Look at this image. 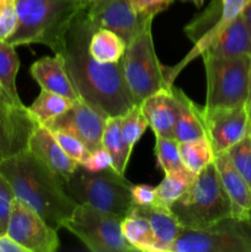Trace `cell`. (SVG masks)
Masks as SVG:
<instances>
[{
	"mask_svg": "<svg viewBox=\"0 0 251 252\" xmlns=\"http://www.w3.org/2000/svg\"><path fill=\"white\" fill-rule=\"evenodd\" d=\"M203 118L207 139L209 140L214 157L228 152L239 140L250 134L245 106L212 111L203 110Z\"/></svg>",
	"mask_w": 251,
	"mask_h": 252,
	"instance_id": "5bb4252c",
	"label": "cell"
},
{
	"mask_svg": "<svg viewBox=\"0 0 251 252\" xmlns=\"http://www.w3.org/2000/svg\"><path fill=\"white\" fill-rule=\"evenodd\" d=\"M84 1H85V2H86V4H88V1H89V0H84Z\"/></svg>",
	"mask_w": 251,
	"mask_h": 252,
	"instance_id": "ee69618b",
	"label": "cell"
},
{
	"mask_svg": "<svg viewBox=\"0 0 251 252\" xmlns=\"http://www.w3.org/2000/svg\"><path fill=\"white\" fill-rule=\"evenodd\" d=\"M108 115L93 103L79 98L68 111L46 126L51 130L70 133L84 143L90 152L102 148V134Z\"/></svg>",
	"mask_w": 251,
	"mask_h": 252,
	"instance_id": "7c38bea8",
	"label": "cell"
},
{
	"mask_svg": "<svg viewBox=\"0 0 251 252\" xmlns=\"http://www.w3.org/2000/svg\"><path fill=\"white\" fill-rule=\"evenodd\" d=\"M102 148L112 159V167L125 176L132 153L127 149L121 134V116H108L102 134Z\"/></svg>",
	"mask_w": 251,
	"mask_h": 252,
	"instance_id": "603a6c76",
	"label": "cell"
},
{
	"mask_svg": "<svg viewBox=\"0 0 251 252\" xmlns=\"http://www.w3.org/2000/svg\"><path fill=\"white\" fill-rule=\"evenodd\" d=\"M17 26L15 0H0V41H6Z\"/></svg>",
	"mask_w": 251,
	"mask_h": 252,
	"instance_id": "836d02e7",
	"label": "cell"
},
{
	"mask_svg": "<svg viewBox=\"0 0 251 252\" xmlns=\"http://www.w3.org/2000/svg\"><path fill=\"white\" fill-rule=\"evenodd\" d=\"M27 149L43 164H46L52 171L56 172L63 180V182L73 175L79 165L62 149L52 130L39 123L30 138Z\"/></svg>",
	"mask_w": 251,
	"mask_h": 252,
	"instance_id": "2e32d148",
	"label": "cell"
},
{
	"mask_svg": "<svg viewBox=\"0 0 251 252\" xmlns=\"http://www.w3.org/2000/svg\"><path fill=\"white\" fill-rule=\"evenodd\" d=\"M250 1L251 0H212L203 12L194 16L192 21L185 26L184 31L187 38L193 43V48L184 61L180 62L177 65L171 66V75L174 80L186 64H188L192 59L201 57L212 39L226 25L241 15Z\"/></svg>",
	"mask_w": 251,
	"mask_h": 252,
	"instance_id": "30bf717a",
	"label": "cell"
},
{
	"mask_svg": "<svg viewBox=\"0 0 251 252\" xmlns=\"http://www.w3.org/2000/svg\"><path fill=\"white\" fill-rule=\"evenodd\" d=\"M15 199V193L11 185L6 177L0 172V234L6 233L7 221H9L10 211L12 202Z\"/></svg>",
	"mask_w": 251,
	"mask_h": 252,
	"instance_id": "e575fe53",
	"label": "cell"
},
{
	"mask_svg": "<svg viewBox=\"0 0 251 252\" xmlns=\"http://www.w3.org/2000/svg\"><path fill=\"white\" fill-rule=\"evenodd\" d=\"M196 174L191 171L165 174L162 181L155 187V206L171 209V206L187 191Z\"/></svg>",
	"mask_w": 251,
	"mask_h": 252,
	"instance_id": "4316f807",
	"label": "cell"
},
{
	"mask_svg": "<svg viewBox=\"0 0 251 252\" xmlns=\"http://www.w3.org/2000/svg\"><path fill=\"white\" fill-rule=\"evenodd\" d=\"M203 53L218 57L251 56V30L241 15L226 25ZM202 56V54H201Z\"/></svg>",
	"mask_w": 251,
	"mask_h": 252,
	"instance_id": "ffe728a7",
	"label": "cell"
},
{
	"mask_svg": "<svg viewBox=\"0 0 251 252\" xmlns=\"http://www.w3.org/2000/svg\"><path fill=\"white\" fill-rule=\"evenodd\" d=\"M130 193L135 206H152L155 202V187L150 185H132Z\"/></svg>",
	"mask_w": 251,
	"mask_h": 252,
	"instance_id": "74e56055",
	"label": "cell"
},
{
	"mask_svg": "<svg viewBox=\"0 0 251 252\" xmlns=\"http://www.w3.org/2000/svg\"><path fill=\"white\" fill-rule=\"evenodd\" d=\"M174 0H130L133 9L139 19L153 17L166 10Z\"/></svg>",
	"mask_w": 251,
	"mask_h": 252,
	"instance_id": "d590c367",
	"label": "cell"
},
{
	"mask_svg": "<svg viewBox=\"0 0 251 252\" xmlns=\"http://www.w3.org/2000/svg\"><path fill=\"white\" fill-rule=\"evenodd\" d=\"M85 10L96 29L116 32L126 44L132 41L142 21L130 0H89Z\"/></svg>",
	"mask_w": 251,
	"mask_h": 252,
	"instance_id": "9a60e30c",
	"label": "cell"
},
{
	"mask_svg": "<svg viewBox=\"0 0 251 252\" xmlns=\"http://www.w3.org/2000/svg\"><path fill=\"white\" fill-rule=\"evenodd\" d=\"M153 17L142 19L121 59L123 78L135 105L153 94L174 86L171 66L160 63L152 34Z\"/></svg>",
	"mask_w": 251,
	"mask_h": 252,
	"instance_id": "277c9868",
	"label": "cell"
},
{
	"mask_svg": "<svg viewBox=\"0 0 251 252\" xmlns=\"http://www.w3.org/2000/svg\"><path fill=\"white\" fill-rule=\"evenodd\" d=\"M0 172L16 198L32 207L54 230L63 228L76 202L66 193L63 180L56 172L29 149L1 160Z\"/></svg>",
	"mask_w": 251,
	"mask_h": 252,
	"instance_id": "7a4b0ae2",
	"label": "cell"
},
{
	"mask_svg": "<svg viewBox=\"0 0 251 252\" xmlns=\"http://www.w3.org/2000/svg\"><path fill=\"white\" fill-rule=\"evenodd\" d=\"M122 219L90 204H76L63 228L76 236L93 252L135 251L123 236Z\"/></svg>",
	"mask_w": 251,
	"mask_h": 252,
	"instance_id": "ba28073f",
	"label": "cell"
},
{
	"mask_svg": "<svg viewBox=\"0 0 251 252\" xmlns=\"http://www.w3.org/2000/svg\"><path fill=\"white\" fill-rule=\"evenodd\" d=\"M0 252H29L6 233L0 234Z\"/></svg>",
	"mask_w": 251,
	"mask_h": 252,
	"instance_id": "f35d334b",
	"label": "cell"
},
{
	"mask_svg": "<svg viewBox=\"0 0 251 252\" xmlns=\"http://www.w3.org/2000/svg\"><path fill=\"white\" fill-rule=\"evenodd\" d=\"M121 226L123 236L135 251L157 252V240L147 219L129 214L122 219Z\"/></svg>",
	"mask_w": 251,
	"mask_h": 252,
	"instance_id": "d4e9b609",
	"label": "cell"
},
{
	"mask_svg": "<svg viewBox=\"0 0 251 252\" xmlns=\"http://www.w3.org/2000/svg\"><path fill=\"white\" fill-rule=\"evenodd\" d=\"M172 88L157 91L139 103L155 137L175 139V123L179 107Z\"/></svg>",
	"mask_w": 251,
	"mask_h": 252,
	"instance_id": "ac0fdd59",
	"label": "cell"
},
{
	"mask_svg": "<svg viewBox=\"0 0 251 252\" xmlns=\"http://www.w3.org/2000/svg\"><path fill=\"white\" fill-rule=\"evenodd\" d=\"M52 133H53L54 138L62 147V149L74 161L78 162L79 165H83L86 161L91 152L84 145V143L80 139L71 135L70 133L63 132V130H52Z\"/></svg>",
	"mask_w": 251,
	"mask_h": 252,
	"instance_id": "d6a6232c",
	"label": "cell"
},
{
	"mask_svg": "<svg viewBox=\"0 0 251 252\" xmlns=\"http://www.w3.org/2000/svg\"><path fill=\"white\" fill-rule=\"evenodd\" d=\"M81 166L90 171H102L108 167H112V159H111L110 154L103 148H101L95 152H91L86 161Z\"/></svg>",
	"mask_w": 251,
	"mask_h": 252,
	"instance_id": "8d00e7d4",
	"label": "cell"
},
{
	"mask_svg": "<svg viewBox=\"0 0 251 252\" xmlns=\"http://www.w3.org/2000/svg\"><path fill=\"white\" fill-rule=\"evenodd\" d=\"M179 152L185 167L196 175L214 160V154L207 138L179 143Z\"/></svg>",
	"mask_w": 251,
	"mask_h": 252,
	"instance_id": "f1b7e54d",
	"label": "cell"
},
{
	"mask_svg": "<svg viewBox=\"0 0 251 252\" xmlns=\"http://www.w3.org/2000/svg\"><path fill=\"white\" fill-rule=\"evenodd\" d=\"M126 47V42L116 32L107 29H96L89 42L90 54L102 63L121 62Z\"/></svg>",
	"mask_w": 251,
	"mask_h": 252,
	"instance_id": "cb8c5ba5",
	"label": "cell"
},
{
	"mask_svg": "<svg viewBox=\"0 0 251 252\" xmlns=\"http://www.w3.org/2000/svg\"><path fill=\"white\" fill-rule=\"evenodd\" d=\"M129 214L143 217L150 224L157 240V252H171V246L179 238L182 226L171 209L155 206H135Z\"/></svg>",
	"mask_w": 251,
	"mask_h": 252,
	"instance_id": "44dd1931",
	"label": "cell"
},
{
	"mask_svg": "<svg viewBox=\"0 0 251 252\" xmlns=\"http://www.w3.org/2000/svg\"><path fill=\"white\" fill-rule=\"evenodd\" d=\"M37 125L29 107L0 98V161L27 150Z\"/></svg>",
	"mask_w": 251,
	"mask_h": 252,
	"instance_id": "4fadbf2b",
	"label": "cell"
},
{
	"mask_svg": "<svg viewBox=\"0 0 251 252\" xmlns=\"http://www.w3.org/2000/svg\"><path fill=\"white\" fill-rule=\"evenodd\" d=\"M241 16L244 17V20H245L246 24H248L249 29L251 30V1L246 5V7L244 9V11L241 12Z\"/></svg>",
	"mask_w": 251,
	"mask_h": 252,
	"instance_id": "60d3db41",
	"label": "cell"
},
{
	"mask_svg": "<svg viewBox=\"0 0 251 252\" xmlns=\"http://www.w3.org/2000/svg\"><path fill=\"white\" fill-rule=\"evenodd\" d=\"M182 228L207 229L233 217L231 202L214 161L198 172L187 191L171 206Z\"/></svg>",
	"mask_w": 251,
	"mask_h": 252,
	"instance_id": "5b68a950",
	"label": "cell"
},
{
	"mask_svg": "<svg viewBox=\"0 0 251 252\" xmlns=\"http://www.w3.org/2000/svg\"><path fill=\"white\" fill-rule=\"evenodd\" d=\"M30 73L42 90L58 94L70 98L71 101L81 98L69 78L65 61L62 54L57 53L53 57H43L38 59L31 65Z\"/></svg>",
	"mask_w": 251,
	"mask_h": 252,
	"instance_id": "d6986e66",
	"label": "cell"
},
{
	"mask_svg": "<svg viewBox=\"0 0 251 252\" xmlns=\"http://www.w3.org/2000/svg\"><path fill=\"white\" fill-rule=\"evenodd\" d=\"M226 153L239 174L251 187V134L245 135Z\"/></svg>",
	"mask_w": 251,
	"mask_h": 252,
	"instance_id": "1f68e13d",
	"label": "cell"
},
{
	"mask_svg": "<svg viewBox=\"0 0 251 252\" xmlns=\"http://www.w3.org/2000/svg\"><path fill=\"white\" fill-rule=\"evenodd\" d=\"M155 157L157 164L164 174L187 172L179 152V142L176 139L164 137H155ZM193 174V172H192Z\"/></svg>",
	"mask_w": 251,
	"mask_h": 252,
	"instance_id": "f546056e",
	"label": "cell"
},
{
	"mask_svg": "<svg viewBox=\"0 0 251 252\" xmlns=\"http://www.w3.org/2000/svg\"><path fill=\"white\" fill-rule=\"evenodd\" d=\"M0 98H4V100H7V101H11V102H14V101H12L11 100V98H10L9 97V96H7V94L6 93H5V91L4 90H2V89H1V86H0ZM15 103V102H14ZM16 105H17V103H16Z\"/></svg>",
	"mask_w": 251,
	"mask_h": 252,
	"instance_id": "b9f144b4",
	"label": "cell"
},
{
	"mask_svg": "<svg viewBox=\"0 0 251 252\" xmlns=\"http://www.w3.org/2000/svg\"><path fill=\"white\" fill-rule=\"evenodd\" d=\"M171 252H251V219L231 217L207 229L182 228Z\"/></svg>",
	"mask_w": 251,
	"mask_h": 252,
	"instance_id": "9c48e42d",
	"label": "cell"
},
{
	"mask_svg": "<svg viewBox=\"0 0 251 252\" xmlns=\"http://www.w3.org/2000/svg\"><path fill=\"white\" fill-rule=\"evenodd\" d=\"M74 101L58 94L42 90L36 100L29 107V111L39 125L47 126L63 115L71 107Z\"/></svg>",
	"mask_w": 251,
	"mask_h": 252,
	"instance_id": "484cf974",
	"label": "cell"
},
{
	"mask_svg": "<svg viewBox=\"0 0 251 252\" xmlns=\"http://www.w3.org/2000/svg\"><path fill=\"white\" fill-rule=\"evenodd\" d=\"M246 112H248V121H249V133L251 134V63H250V71H249V93L248 100L245 103Z\"/></svg>",
	"mask_w": 251,
	"mask_h": 252,
	"instance_id": "ab89813d",
	"label": "cell"
},
{
	"mask_svg": "<svg viewBox=\"0 0 251 252\" xmlns=\"http://www.w3.org/2000/svg\"><path fill=\"white\" fill-rule=\"evenodd\" d=\"M64 187L76 204H90L121 219L129 216L134 207L132 184L113 167L90 171L78 165L73 175L64 181Z\"/></svg>",
	"mask_w": 251,
	"mask_h": 252,
	"instance_id": "8992f818",
	"label": "cell"
},
{
	"mask_svg": "<svg viewBox=\"0 0 251 252\" xmlns=\"http://www.w3.org/2000/svg\"><path fill=\"white\" fill-rule=\"evenodd\" d=\"M6 234L29 252H54L59 248L57 230L32 207L16 197L10 211Z\"/></svg>",
	"mask_w": 251,
	"mask_h": 252,
	"instance_id": "8fae6325",
	"label": "cell"
},
{
	"mask_svg": "<svg viewBox=\"0 0 251 252\" xmlns=\"http://www.w3.org/2000/svg\"><path fill=\"white\" fill-rule=\"evenodd\" d=\"M184 1H191V2H193L197 7H201L202 5H203L204 0H184Z\"/></svg>",
	"mask_w": 251,
	"mask_h": 252,
	"instance_id": "7bdbcfd3",
	"label": "cell"
},
{
	"mask_svg": "<svg viewBox=\"0 0 251 252\" xmlns=\"http://www.w3.org/2000/svg\"><path fill=\"white\" fill-rule=\"evenodd\" d=\"M148 127L149 123L140 105H133L125 115L121 116V134L126 147L130 153L133 152V148Z\"/></svg>",
	"mask_w": 251,
	"mask_h": 252,
	"instance_id": "4dcf8cb0",
	"label": "cell"
},
{
	"mask_svg": "<svg viewBox=\"0 0 251 252\" xmlns=\"http://www.w3.org/2000/svg\"><path fill=\"white\" fill-rule=\"evenodd\" d=\"M172 91L179 107V113L175 123V139L181 143L207 138L202 106L194 103L181 89L174 86Z\"/></svg>",
	"mask_w": 251,
	"mask_h": 252,
	"instance_id": "7402d4cb",
	"label": "cell"
},
{
	"mask_svg": "<svg viewBox=\"0 0 251 252\" xmlns=\"http://www.w3.org/2000/svg\"><path fill=\"white\" fill-rule=\"evenodd\" d=\"M17 26L5 42L11 46L41 43L54 54L63 52L65 34L79 12L86 6L84 0H15Z\"/></svg>",
	"mask_w": 251,
	"mask_h": 252,
	"instance_id": "3957f363",
	"label": "cell"
},
{
	"mask_svg": "<svg viewBox=\"0 0 251 252\" xmlns=\"http://www.w3.org/2000/svg\"><path fill=\"white\" fill-rule=\"evenodd\" d=\"M207 78L204 111L245 106L251 56L218 57L202 53Z\"/></svg>",
	"mask_w": 251,
	"mask_h": 252,
	"instance_id": "52a82bcc",
	"label": "cell"
},
{
	"mask_svg": "<svg viewBox=\"0 0 251 252\" xmlns=\"http://www.w3.org/2000/svg\"><path fill=\"white\" fill-rule=\"evenodd\" d=\"M20 68L19 56L15 47L0 41V86L17 105H24L16 89V75Z\"/></svg>",
	"mask_w": 251,
	"mask_h": 252,
	"instance_id": "83f0119b",
	"label": "cell"
},
{
	"mask_svg": "<svg viewBox=\"0 0 251 252\" xmlns=\"http://www.w3.org/2000/svg\"><path fill=\"white\" fill-rule=\"evenodd\" d=\"M95 30L84 7L66 31L61 54L79 96L108 116H122L135 103L123 78L121 62L102 63L89 52Z\"/></svg>",
	"mask_w": 251,
	"mask_h": 252,
	"instance_id": "6da1fadb",
	"label": "cell"
},
{
	"mask_svg": "<svg viewBox=\"0 0 251 252\" xmlns=\"http://www.w3.org/2000/svg\"><path fill=\"white\" fill-rule=\"evenodd\" d=\"M213 161L224 189L230 198L233 218L251 219V187L235 169L228 153L216 155Z\"/></svg>",
	"mask_w": 251,
	"mask_h": 252,
	"instance_id": "e0dca14e",
	"label": "cell"
}]
</instances>
